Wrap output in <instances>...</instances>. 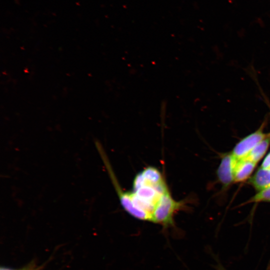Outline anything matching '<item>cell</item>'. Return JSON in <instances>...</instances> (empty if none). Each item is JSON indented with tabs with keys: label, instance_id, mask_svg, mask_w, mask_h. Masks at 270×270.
<instances>
[{
	"label": "cell",
	"instance_id": "cell-1",
	"mask_svg": "<svg viewBox=\"0 0 270 270\" xmlns=\"http://www.w3.org/2000/svg\"><path fill=\"white\" fill-rule=\"evenodd\" d=\"M108 175L123 208L134 218L152 222V216L162 196L170 192L161 172L149 166L137 174L132 190L124 192L113 170Z\"/></svg>",
	"mask_w": 270,
	"mask_h": 270
},
{
	"label": "cell",
	"instance_id": "cell-2",
	"mask_svg": "<svg viewBox=\"0 0 270 270\" xmlns=\"http://www.w3.org/2000/svg\"><path fill=\"white\" fill-rule=\"evenodd\" d=\"M184 206V202L174 200L170 192H166L154 212L152 222L168 228L174 224L175 214Z\"/></svg>",
	"mask_w": 270,
	"mask_h": 270
},
{
	"label": "cell",
	"instance_id": "cell-3",
	"mask_svg": "<svg viewBox=\"0 0 270 270\" xmlns=\"http://www.w3.org/2000/svg\"><path fill=\"white\" fill-rule=\"evenodd\" d=\"M264 125L255 132L249 134L239 142L234 148L232 154L238 160L245 157L262 140H263L268 134H264L262 132Z\"/></svg>",
	"mask_w": 270,
	"mask_h": 270
},
{
	"label": "cell",
	"instance_id": "cell-4",
	"mask_svg": "<svg viewBox=\"0 0 270 270\" xmlns=\"http://www.w3.org/2000/svg\"><path fill=\"white\" fill-rule=\"evenodd\" d=\"M238 160L232 154L226 155L222 158L217 175L224 186H228L234 181V170Z\"/></svg>",
	"mask_w": 270,
	"mask_h": 270
},
{
	"label": "cell",
	"instance_id": "cell-5",
	"mask_svg": "<svg viewBox=\"0 0 270 270\" xmlns=\"http://www.w3.org/2000/svg\"><path fill=\"white\" fill-rule=\"evenodd\" d=\"M256 164L254 162L244 158L238 160L234 170V181L242 182L246 179L254 170Z\"/></svg>",
	"mask_w": 270,
	"mask_h": 270
},
{
	"label": "cell",
	"instance_id": "cell-6",
	"mask_svg": "<svg viewBox=\"0 0 270 270\" xmlns=\"http://www.w3.org/2000/svg\"><path fill=\"white\" fill-rule=\"evenodd\" d=\"M250 183L258 190L270 186V168H260L250 179Z\"/></svg>",
	"mask_w": 270,
	"mask_h": 270
},
{
	"label": "cell",
	"instance_id": "cell-7",
	"mask_svg": "<svg viewBox=\"0 0 270 270\" xmlns=\"http://www.w3.org/2000/svg\"><path fill=\"white\" fill-rule=\"evenodd\" d=\"M270 144V134L258 144L244 158L257 163L266 152Z\"/></svg>",
	"mask_w": 270,
	"mask_h": 270
},
{
	"label": "cell",
	"instance_id": "cell-8",
	"mask_svg": "<svg viewBox=\"0 0 270 270\" xmlns=\"http://www.w3.org/2000/svg\"><path fill=\"white\" fill-rule=\"evenodd\" d=\"M250 201H270V186L260 190L250 199Z\"/></svg>",
	"mask_w": 270,
	"mask_h": 270
},
{
	"label": "cell",
	"instance_id": "cell-9",
	"mask_svg": "<svg viewBox=\"0 0 270 270\" xmlns=\"http://www.w3.org/2000/svg\"><path fill=\"white\" fill-rule=\"evenodd\" d=\"M262 168L266 169L270 168V152L264 159Z\"/></svg>",
	"mask_w": 270,
	"mask_h": 270
},
{
	"label": "cell",
	"instance_id": "cell-10",
	"mask_svg": "<svg viewBox=\"0 0 270 270\" xmlns=\"http://www.w3.org/2000/svg\"><path fill=\"white\" fill-rule=\"evenodd\" d=\"M0 270H12V269H10L9 268H4V267H1Z\"/></svg>",
	"mask_w": 270,
	"mask_h": 270
},
{
	"label": "cell",
	"instance_id": "cell-11",
	"mask_svg": "<svg viewBox=\"0 0 270 270\" xmlns=\"http://www.w3.org/2000/svg\"><path fill=\"white\" fill-rule=\"evenodd\" d=\"M220 270H224L220 269Z\"/></svg>",
	"mask_w": 270,
	"mask_h": 270
}]
</instances>
